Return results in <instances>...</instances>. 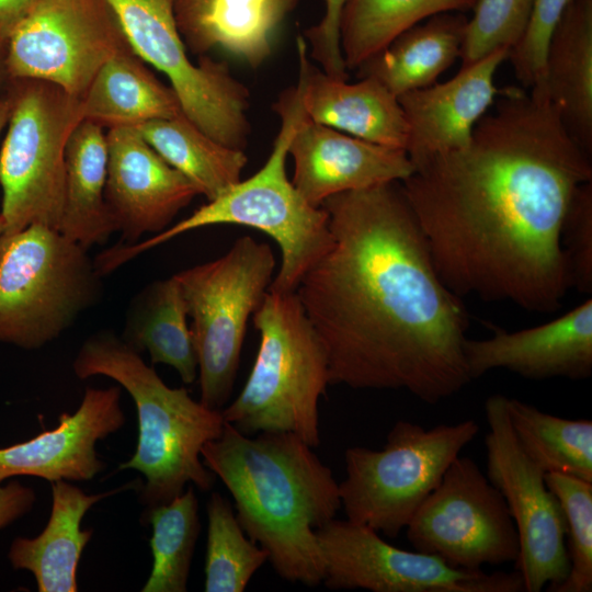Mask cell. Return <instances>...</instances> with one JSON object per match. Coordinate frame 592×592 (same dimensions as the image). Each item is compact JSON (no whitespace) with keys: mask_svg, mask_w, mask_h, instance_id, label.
Here are the masks:
<instances>
[{"mask_svg":"<svg viewBox=\"0 0 592 592\" xmlns=\"http://www.w3.org/2000/svg\"><path fill=\"white\" fill-rule=\"evenodd\" d=\"M588 155L546 90L506 88L469 144L400 182L436 271L458 297L557 310L571 288L561 229Z\"/></svg>","mask_w":592,"mask_h":592,"instance_id":"1","label":"cell"},{"mask_svg":"<svg viewBox=\"0 0 592 592\" xmlns=\"http://www.w3.org/2000/svg\"><path fill=\"white\" fill-rule=\"evenodd\" d=\"M321 207L331 244L296 294L328 356L330 385L402 389L436 405L466 387L462 298L439 275L400 182Z\"/></svg>","mask_w":592,"mask_h":592,"instance_id":"2","label":"cell"},{"mask_svg":"<svg viewBox=\"0 0 592 592\" xmlns=\"http://www.w3.org/2000/svg\"><path fill=\"white\" fill-rule=\"evenodd\" d=\"M201 457L230 492L239 524L274 571L289 582L321 583L316 531L335 517L341 499L332 470L312 447L288 432L250 437L225 421Z\"/></svg>","mask_w":592,"mask_h":592,"instance_id":"3","label":"cell"},{"mask_svg":"<svg viewBox=\"0 0 592 592\" xmlns=\"http://www.w3.org/2000/svg\"><path fill=\"white\" fill-rule=\"evenodd\" d=\"M72 369L79 379L105 376L124 387L138 415V442L118 469H135L145 483L139 501L149 510L167 504L187 483L212 489L216 476L201 460L203 446L220 436L221 410L194 400L186 388H171L121 337L100 330L80 346Z\"/></svg>","mask_w":592,"mask_h":592,"instance_id":"4","label":"cell"},{"mask_svg":"<svg viewBox=\"0 0 592 592\" xmlns=\"http://www.w3.org/2000/svg\"><path fill=\"white\" fill-rule=\"evenodd\" d=\"M274 110L281 116V129L258 172L145 241L117 244L101 252L94 259L100 274L104 276L187 231L232 224L259 229L273 238L282 259L269 291L296 292L303 276L329 249L332 237L326 209L309 204L287 179L285 170L289 141L304 114L299 87L285 91Z\"/></svg>","mask_w":592,"mask_h":592,"instance_id":"5","label":"cell"},{"mask_svg":"<svg viewBox=\"0 0 592 592\" xmlns=\"http://www.w3.org/2000/svg\"><path fill=\"white\" fill-rule=\"evenodd\" d=\"M260 334L254 364L237 398L221 410L240 432L296 434L320 443L319 398L329 382L325 346L296 292L267 291L253 314Z\"/></svg>","mask_w":592,"mask_h":592,"instance_id":"6","label":"cell"},{"mask_svg":"<svg viewBox=\"0 0 592 592\" xmlns=\"http://www.w3.org/2000/svg\"><path fill=\"white\" fill-rule=\"evenodd\" d=\"M87 251L39 224L0 237V342L39 349L99 301L102 275Z\"/></svg>","mask_w":592,"mask_h":592,"instance_id":"7","label":"cell"},{"mask_svg":"<svg viewBox=\"0 0 592 592\" xmlns=\"http://www.w3.org/2000/svg\"><path fill=\"white\" fill-rule=\"evenodd\" d=\"M478 432L473 419L430 429L399 420L382 449L348 447L339 482L346 519L397 537Z\"/></svg>","mask_w":592,"mask_h":592,"instance_id":"8","label":"cell"},{"mask_svg":"<svg viewBox=\"0 0 592 592\" xmlns=\"http://www.w3.org/2000/svg\"><path fill=\"white\" fill-rule=\"evenodd\" d=\"M11 112L0 149L2 235L39 224L59 230L65 152L83 121L80 99L41 80L11 79Z\"/></svg>","mask_w":592,"mask_h":592,"instance_id":"9","label":"cell"},{"mask_svg":"<svg viewBox=\"0 0 592 592\" xmlns=\"http://www.w3.org/2000/svg\"><path fill=\"white\" fill-rule=\"evenodd\" d=\"M271 247L244 236L220 258L175 273L185 300L198 364L200 401L220 410L240 362L247 323L269 291Z\"/></svg>","mask_w":592,"mask_h":592,"instance_id":"10","label":"cell"},{"mask_svg":"<svg viewBox=\"0 0 592 592\" xmlns=\"http://www.w3.org/2000/svg\"><path fill=\"white\" fill-rule=\"evenodd\" d=\"M134 53L169 79L183 114L218 143L243 150L250 134L249 90L227 64L195 65L179 32L174 0H106Z\"/></svg>","mask_w":592,"mask_h":592,"instance_id":"11","label":"cell"},{"mask_svg":"<svg viewBox=\"0 0 592 592\" xmlns=\"http://www.w3.org/2000/svg\"><path fill=\"white\" fill-rule=\"evenodd\" d=\"M129 47L106 0H33L8 36L3 67L10 79L46 81L81 100L100 68Z\"/></svg>","mask_w":592,"mask_h":592,"instance_id":"12","label":"cell"},{"mask_svg":"<svg viewBox=\"0 0 592 592\" xmlns=\"http://www.w3.org/2000/svg\"><path fill=\"white\" fill-rule=\"evenodd\" d=\"M405 530L414 550L467 570L515 562L520 551L502 494L467 456L452 462Z\"/></svg>","mask_w":592,"mask_h":592,"instance_id":"13","label":"cell"},{"mask_svg":"<svg viewBox=\"0 0 592 592\" xmlns=\"http://www.w3.org/2000/svg\"><path fill=\"white\" fill-rule=\"evenodd\" d=\"M485 413L486 476L502 494L519 535L514 570L524 592H550L569 570L560 504L545 481V471L522 449L512 430L506 396H489Z\"/></svg>","mask_w":592,"mask_h":592,"instance_id":"14","label":"cell"},{"mask_svg":"<svg viewBox=\"0 0 592 592\" xmlns=\"http://www.w3.org/2000/svg\"><path fill=\"white\" fill-rule=\"evenodd\" d=\"M325 585L372 592H524L520 573L467 570L385 542L375 530L335 517L316 531Z\"/></svg>","mask_w":592,"mask_h":592,"instance_id":"15","label":"cell"},{"mask_svg":"<svg viewBox=\"0 0 592 592\" xmlns=\"http://www.w3.org/2000/svg\"><path fill=\"white\" fill-rule=\"evenodd\" d=\"M105 200L116 231L126 243L167 229L175 215L201 194L170 166L136 127L109 128Z\"/></svg>","mask_w":592,"mask_h":592,"instance_id":"16","label":"cell"},{"mask_svg":"<svg viewBox=\"0 0 592 592\" xmlns=\"http://www.w3.org/2000/svg\"><path fill=\"white\" fill-rule=\"evenodd\" d=\"M471 380L505 369L525 379H588L592 375V299L549 322L516 331L496 329L464 342Z\"/></svg>","mask_w":592,"mask_h":592,"instance_id":"17","label":"cell"},{"mask_svg":"<svg viewBox=\"0 0 592 592\" xmlns=\"http://www.w3.org/2000/svg\"><path fill=\"white\" fill-rule=\"evenodd\" d=\"M292 183L311 205L384 183L401 182L414 171L402 149L376 145L311 121L304 112L288 146Z\"/></svg>","mask_w":592,"mask_h":592,"instance_id":"18","label":"cell"},{"mask_svg":"<svg viewBox=\"0 0 592 592\" xmlns=\"http://www.w3.org/2000/svg\"><path fill=\"white\" fill-rule=\"evenodd\" d=\"M52 430L0 448V482L15 476L49 482L93 479L106 466L96 453V442L125 423L119 387L87 388L75 413L64 412Z\"/></svg>","mask_w":592,"mask_h":592,"instance_id":"19","label":"cell"},{"mask_svg":"<svg viewBox=\"0 0 592 592\" xmlns=\"http://www.w3.org/2000/svg\"><path fill=\"white\" fill-rule=\"evenodd\" d=\"M509 52L497 49L443 83L398 96L409 132L406 152L413 166L469 144L474 127L503 91L494 86V75Z\"/></svg>","mask_w":592,"mask_h":592,"instance_id":"20","label":"cell"},{"mask_svg":"<svg viewBox=\"0 0 592 592\" xmlns=\"http://www.w3.org/2000/svg\"><path fill=\"white\" fill-rule=\"evenodd\" d=\"M298 87L305 114L314 122L356 138L406 151L408 124L398 98L375 79L348 83L330 77L307 56L298 36Z\"/></svg>","mask_w":592,"mask_h":592,"instance_id":"21","label":"cell"},{"mask_svg":"<svg viewBox=\"0 0 592 592\" xmlns=\"http://www.w3.org/2000/svg\"><path fill=\"white\" fill-rule=\"evenodd\" d=\"M299 0H174L187 49L220 48L255 68L271 55L276 32Z\"/></svg>","mask_w":592,"mask_h":592,"instance_id":"22","label":"cell"},{"mask_svg":"<svg viewBox=\"0 0 592 592\" xmlns=\"http://www.w3.org/2000/svg\"><path fill=\"white\" fill-rule=\"evenodd\" d=\"M117 490L88 494L66 480L52 482V511L37 536L16 537L8 558L15 570L33 573L39 592H77V569L93 535L81 522L90 508Z\"/></svg>","mask_w":592,"mask_h":592,"instance_id":"23","label":"cell"},{"mask_svg":"<svg viewBox=\"0 0 592 592\" xmlns=\"http://www.w3.org/2000/svg\"><path fill=\"white\" fill-rule=\"evenodd\" d=\"M545 88L569 135L592 155V0H571L547 47Z\"/></svg>","mask_w":592,"mask_h":592,"instance_id":"24","label":"cell"},{"mask_svg":"<svg viewBox=\"0 0 592 592\" xmlns=\"http://www.w3.org/2000/svg\"><path fill=\"white\" fill-rule=\"evenodd\" d=\"M468 19L464 12L434 14L398 36L357 69L397 98L432 86L460 56Z\"/></svg>","mask_w":592,"mask_h":592,"instance_id":"25","label":"cell"},{"mask_svg":"<svg viewBox=\"0 0 592 592\" xmlns=\"http://www.w3.org/2000/svg\"><path fill=\"white\" fill-rule=\"evenodd\" d=\"M129 47L110 58L80 100L82 118L103 127H137L182 115L180 101Z\"/></svg>","mask_w":592,"mask_h":592,"instance_id":"26","label":"cell"},{"mask_svg":"<svg viewBox=\"0 0 592 592\" xmlns=\"http://www.w3.org/2000/svg\"><path fill=\"white\" fill-rule=\"evenodd\" d=\"M107 144L104 127L83 119L65 152V198L59 231L90 249L104 244L116 227L105 200Z\"/></svg>","mask_w":592,"mask_h":592,"instance_id":"27","label":"cell"},{"mask_svg":"<svg viewBox=\"0 0 592 592\" xmlns=\"http://www.w3.org/2000/svg\"><path fill=\"white\" fill-rule=\"evenodd\" d=\"M187 310L175 275L143 288L130 301L122 340L136 352H148L151 364L173 367L184 384L197 376V354Z\"/></svg>","mask_w":592,"mask_h":592,"instance_id":"28","label":"cell"},{"mask_svg":"<svg viewBox=\"0 0 592 592\" xmlns=\"http://www.w3.org/2000/svg\"><path fill=\"white\" fill-rule=\"evenodd\" d=\"M136 128L208 201L241 180V172L248 162L244 151L218 143L184 114L150 121Z\"/></svg>","mask_w":592,"mask_h":592,"instance_id":"29","label":"cell"},{"mask_svg":"<svg viewBox=\"0 0 592 592\" xmlns=\"http://www.w3.org/2000/svg\"><path fill=\"white\" fill-rule=\"evenodd\" d=\"M512 430L526 455L546 473L592 482V421L560 418L506 397Z\"/></svg>","mask_w":592,"mask_h":592,"instance_id":"30","label":"cell"},{"mask_svg":"<svg viewBox=\"0 0 592 592\" xmlns=\"http://www.w3.org/2000/svg\"><path fill=\"white\" fill-rule=\"evenodd\" d=\"M477 0H350L340 25L346 69H357L396 36L443 12L473 10Z\"/></svg>","mask_w":592,"mask_h":592,"instance_id":"31","label":"cell"},{"mask_svg":"<svg viewBox=\"0 0 592 592\" xmlns=\"http://www.w3.org/2000/svg\"><path fill=\"white\" fill-rule=\"evenodd\" d=\"M150 524V574L143 592H185L196 540L201 532L198 500L192 486L167 504L144 510Z\"/></svg>","mask_w":592,"mask_h":592,"instance_id":"32","label":"cell"},{"mask_svg":"<svg viewBox=\"0 0 592 592\" xmlns=\"http://www.w3.org/2000/svg\"><path fill=\"white\" fill-rule=\"evenodd\" d=\"M206 592H243L267 554L239 524L230 501L212 492L207 506Z\"/></svg>","mask_w":592,"mask_h":592,"instance_id":"33","label":"cell"},{"mask_svg":"<svg viewBox=\"0 0 592 592\" xmlns=\"http://www.w3.org/2000/svg\"><path fill=\"white\" fill-rule=\"evenodd\" d=\"M545 481L563 514L569 560L566 579L550 592H591L592 482L559 473H546Z\"/></svg>","mask_w":592,"mask_h":592,"instance_id":"34","label":"cell"},{"mask_svg":"<svg viewBox=\"0 0 592 592\" xmlns=\"http://www.w3.org/2000/svg\"><path fill=\"white\" fill-rule=\"evenodd\" d=\"M534 0H477L460 49L462 67L521 39Z\"/></svg>","mask_w":592,"mask_h":592,"instance_id":"35","label":"cell"},{"mask_svg":"<svg viewBox=\"0 0 592 592\" xmlns=\"http://www.w3.org/2000/svg\"><path fill=\"white\" fill-rule=\"evenodd\" d=\"M570 1L534 0L526 29L508 55L515 77L523 87H545L547 47Z\"/></svg>","mask_w":592,"mask_h":592,"instance_id":"36","label":"cell"},{"mask_svg":"<svg viewBox=\"0 0 592 592\" xmlns=\"http://www.w3.org/2000/svg\"><path fill=\"white\" fill-rule=\"evenodd\" d=\"M561 248L571 288L592 292V181L576 191L561 229Z\"/></svg>","mask_w":592,"mask_h":592,"instance_id":"37","label":"cell"},{"mask_svg":"<svg viewBox=\"0 0 592 592\" xmlns=\"http://www.w3.org/2000/svg\"><path fill=\"white\" fill-rule=\"evenodd\" d=\"M350 0H325L321 20L305 31V41L311 48V58L332 78L348 80V69L340 44V25L343 11Z\"/></svg>","mask_w":592,"mask_h":592,"instance_id":"38","label":"cell"},{"mask_svg":"<svg viewBox=\"0 0 592 592\" xmlns=\"http://www.w3.org/2000/svg\"><path fill=\"white\" fill-rule=\"evenodd\" d=\"M35 500L36 496L32 488L18 481L4 486L0 482V530L27 514Z\"/></svg>","mask_w":592,"mask_h":592,"instance_id":"39","label":"cell"},{"mask_svg":"<svg viewBox=\"0 0 592 592\" xmlns=\"http://www.w3.org/2000/svg\"><path fill=\"white\" fill-rule=\"evenodd\" d=\"M33 0H0V62L3 55L8 36Z\"/></svg>","mask_w":592,"mask_h":592,"instance_id":"40","label":"cell"},{"mask_svg":"<svg viewBox=\"0 0 592 592\" xmlns=\"http://www.w3.org/2000/svg\"><path fill=\"white\" fill-rule=\"evenodd\" d=\"M11 112V100L9 93L3 96H0V135L7 127L9 116Z\"/></svg>","mask_w":592,"mask_h":592,"instance_id":"41","label":"cell"},{"mask_svg":"<svg viewBox=\"0 0 592 592\" xmlns=\"http://www.w3.org/2000/svg\"><path fill=\"white\" fill-rule=\"evenodd\" d=\"M0 75H5L3 62H0Z\"/></svg>","mask_w":592,"mask_h":592,"instance_id":"42","label":"cell"},{"mask_svg":"<svg viewBox=\"0 0 592 592\" xmlns=\"http://www.w3.org/2000/svg\"><path fill=\"white\" fill-rule=\"evenodd\" d=\"M2 235V221H1V218H0V237Z\"/></svg>","mask_w":592,"mask_h":592,"instance_id":"43","label":"cell"}]
</instances>
